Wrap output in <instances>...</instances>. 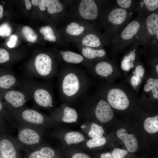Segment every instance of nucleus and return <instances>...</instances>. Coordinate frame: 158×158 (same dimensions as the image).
<instances>
[{
  "instance_id": "23",
  "label": "nucleus",
  "mask_w": 158,
  "mask_h": 158,
  "mask_svg": "<svg viewBox=\"0 0 158 158\" xmlns=\"http://www.w3.org/2000/svg\"><path fill=\"white\" fill-rule=\"evenodd\" d=\"M145 71L144 68L142 65H139L136 66L135 71L133 72L134 75L130 79V84L132 86H136L140 83Z\"/></svg>"
},
{
  "instance_id": "36",
  "label": "nucleus",
  "mask_w": 158,
  "mask_h": 158,
  "mask_svg": "<svg viewBox=\"0 0 158 158\" xmlns=\"http://www.w3.org/2000/svg\"><path fill=\"white\" fill-rule=\"evenodd\" d=\"M40 150L47 158H52L55 154L54 150L49 147H44Z\"/></svg>"
},
{
  "instance_id": "11",
  "label": "nucleus",
  "mask_w": 158,
  "mask_h": 158,
  "mask_svg": "<svg viewBox=\"0 0 158 158\" xmlns=\"http://www.w3.org/2000/svg\"><path fill=\"white\" fill-rule=\"evenodd\" d=\"M117 136L123 142L127 150L129 152H135L138 147L137 140L134 135L128 134L124 128L119 129L116 132Z\"/></svg>"
},
{
  "instance_id": "3",
  "label": "nucleus",
  "mask_w": 158,
  "mask_h": 158,
  "mask_svg": "<svg viewBox=\"0 0 158 158\" xmlns=\"http://www.w3.org/2000/svg\"><path fill=\"white\" fill-rule=\"evenodd\" d=\"M133 13L116 6H112L107 17L108 30L111 41L128 23Z\"/></svg>"
},
{
  "instance_id": "41",
  "label": "nucleus",
  "mask_w": 158,
  "mask_h": 158,
  "mask_svg": "<svg viewBox=\"0 0 158 158\" xmlns=\"http://www.w3.org/2000/svg\"><path fill=\"white\" fill-rule=\"evenodd\" d=\"M101 158H113L111 154L108 152L102 154L100 156Z\"/></svg>"
},
{
  "instance_id": "7",
  "label": "nucleus",
  "mask_w": 158,
  "mask_h": 158,
  "mask_svg": "<svg viewBox=\"0 0 158 158\" xmlns=\"http://www.w3.org/2000/svg\"><path fill=\"white\" fill-rule=\"evenodd\" d=\"M5 93V99L14 108L21 107L27 100L32 99L30 94L22 89L8 90Z\"/></svg>"
},
{
  "instance_id": "6",
  "label": "nucleus",
  "mask_w": 158,
  "mask_h": 158,
  "mask_svg": "<svg viewBox=\"0 0 158 158\" xmlns=\"http://www.w3.org/2000/svg\"><path fill=\"white\" fill-rule=\"evenodd\" d=\"M108 101L113 108L119 110L127 109L129 101L125 93L118 88H114L109 90L107 95Z\"/></svg>"
},
{
  "instance_id": "24",
  "label": "nucleus",
  "mask_w": 158,
  "mask_h": 158,
  "mask_svg": "<svg viewBox=\"0 0 158 158\" xmlns=\"http://www.w3.org/2000/svg\"><path fill=\"white\" fill-rule=\"evenodd\" d=\"M62 55L64 60L69 63H78L81 62L83 59V57L81 55L69 51L64 52Z\"/></svg>"
},
{
  "instance_id": "19",
  "label": "nucleus",
  "mask_w": 158,
  "mask_h": 158,
  "mask_svg": "<svg viewBox=\"0 0 158 158\" xmlns=\"http://www.w3.org/2000/svg\"><path fill=\"white\" fill-rule=\"evenodd\" d=\"M116 6L132 13L136 11L138 1L132 0H117Z\"/></svg>"
},
{
  "instance_id": "39",
  "label": "nucleus",
  "mask_w": 158,
  "mask_h": 158,
  "mask_svg": "<svg viewBox=\"0 0 158 158\" xmlns=\"http://www.w3.org/2000/svg\"><path fill=\"white\" fill-rule=\"evenodd\" d=\"M17 41V37L15 35H12L10 37V40L7 42V45L9 48L13 47L16 45Z\"/></svg>"
},
{
  "instance_id": "21",
  "label": "nucleus",
  "mask_w": 158,
  "mask_h": 158,
  "mask_svg": "<svg viewBox=\"0 0 158 158\" xmlns=\"http://www.w3.org/2000/svg\"><path fill=\"white\" fill-rule=\"evenodd\" d=\"M84 139V137L82 134L75 131L66 133L64 137L65 140L68 145L77 144L83 141Z\"/></svg>"
},
{
  "instance_id": "14",
  "label": "nucleus",
  "mask_w": 158,
  "mask_h": 158,
  "mask_svg": "<svg viewBox=\"0 0 158 158\" xmlns=\"http://www.w3.org/2000/svg\"><path fill=\"white\" fill-rule=\"evenodd\" d=\"M158 0H143L138 1L136 11L145 16L158 11Z\"/></svg>"
},
{
  "instance_id": "10",
  "label": "nucleus",
  "mask_w": 158,
  "mask_h": 158,
  "mask_svg": "<svg viewBox=\"0 0 158 158\" xmlns=\"http://www.w3.org/2000/svg\"><path fill=\"white\" fill-rule=\"evenodd\" d=\"M95 114L97 119L102 123H106L113 118L114 113L109 104L105 100L99 101L95 110Z\"/></svg>"
},
{
  "instance_id": "25",
  "label": "nucleus",
  "mask_w": 158,
  "mask_h": 158,
  "mask_svg": "<svg viewBox=\"0 0 158 158\" xmlns=\"http://www.w3.org/2000/svg\"><path fill=\"white\" fill-rule=\"evenodd\" d=\"M78 117L77 112L75 109L68 107L64 108L62 119L63 121L68 123L74 122L77 120Z\"/></svg>"
},
{
  "instance_id": "38",
  "label": "nucleus",
  "mask_w": 158,
  "mask_h": 158,
  "mask_svg": "<svg viewBox=\"0 0 158 158\" xmlns=\"http://www.w3.org/2000/svg\"><path fill=\"white\" fill-rule=\"evenodd\" d=\"M30 158H47L40 150L32 152L30 156Z\"/></svg>"
},
{
  "instance_id": "9",
  "label": "nucleus",
  "mask_w": 158,
  "mask_h": 158,
  "mask_svg": "<svg viewBox=\"0 0 158 158\" xmlns=\"http://www.w3.org/2000/svg\"><path fill=\"white\" fill-rule=\"evenodd\" d=\"M79 87L78 79L75 74L70 73L65 77L62 83V88L63 93L66 95L71 96L75 95Z\"/></svg>"
},
{
  "instance_id": "16",
  "label": "nucleus",
  "mask_w": 158,
  "mask_h": 158,
  "mask_svg": "<svg viewBox=\"0 0 158 158\" xmlns=\"http://www.w3.org/2000/svg\"><path fill=\"white\" fill-rule=\"evenodd\" d=\"M0 151L4 158H15L16 152L12 143L4 139L0 141Z\"/></svg>"
},
{
  "instance_id": "29",
  "label": "nucleus",
  "mask_w": 158,
  "mask_h": 158,
  "mask_svg": "<svg viewBox=\"0 0 158 158\" xmlns=\"http://www.w3.org/2000/svg\"><path fill=\"white\" fill-rule=\"evenodd\" d=\"M83 26L79 25L78 23L73 22L67 26L66 32L69 34L78 35L81 34L84 30Z\"/></svg>"
},
{
  "instance_id": "28",
  "label": "nucleus",
  "mask_w": 158,
  "mask_h": 158,
  "mask_svg": "<svg viewBox=\"0 0 158 158\" xmlns=\"http://www.w3.org/2000/svg\"><path fill=\"white\" fill-rule=\"evenodd\" d=\"M22 33L25 39L28 42L34 43L37 41V35L30 27L25 26L23 27Z\"/></svg>"
},
{
  "instance_id": "13",
  "label": "nucleus",
  "mask_w": 158,
  "mask_h": 158,
  "mask_svg": "<svg viewBox=\"0 0 158 158\" xmlns=\"http://www.w3.org/2000/svg\"><path fill=\"white\" fill-rule=\"evenodd\" d=\"M18 137L20 141L28 145L37 144L40 141V136L37 133L29 128L24 129L20 131Z\"/></svg>"
},
{
  "instance_id": "42",
  "label": "nucleus",
  "mask_w": 158,
  "mask_h": 158,
  "mask_svg": "<svg viewBox=\"0 0 158 158\" xmlns=\"http://www.w3.org/2000/svg\"><path fill=\"white\" fill-rule=\"evenodd\" d=\"M26 8L28 10H30L32 7V4L30 1L28 0H24Z\"/></svg>"
},
{
  "instance_id": "40",
  "label": "nucleus",
  "mask_w": 158,
  "mask_h": 158,
  "mask_svg": "<svg viewBox=\"0 0 158 158\" xmlns=\"http://www.w3.org/2000/svg\"><path fill=\"white\" fill-rule=\"evenodd\" d=\"M71 158H90L86 154L82 153H77L74 154Z\"/></svg>"
},
{
  "instance_id": "18",
  "label": "nucleus",
  "mask_w": 158,
  "mask_h": 158,
  "mask_svg": "<svg viewBox=\"0 0 158 158\" xmlns=\"http://www.w3.org/2000/svg\"><path fill=\"white\" fill-rule=\"evenodd\" d=\"M144 127L147 132L153 133L158 131V116L149 117L145 120Z\"/></svg>"
},
{
  "instance_id": "35",
  "label": "nucleus",
  "mask_w": 158,
  "mask_h": 158,
  "mask_svg": "<svg viewBox=\"0 0 158 158\" xmlns=\"http://www.w3.org/2000/svg\"><path fill=\"white\" fill-rule=\"evenodd\" d=\"M10 59L9 52L4 49L0 48V63L7 62L10 60Z\"/></svg>"
},
{
  "instance_id": "2",
  "label": "nucleus",
  "mask_w": 158,
  "mask_h": 158,
  "mask_svg": "<svg viewBox=\"0 0 158 158\" xmlns=\"http://www.w3.org/2000/svg\"><path fill=\"white\" fill-rule=\"evenodd\" d=\"M145 16L139 13L138 16L128 23L118 35L111 41L112 49L119 51L132 43L143 25Z\"/></svg>"
},
{
  "instance_id": "4",
  "label": "nucleus",
  "mask_w": 158,
  "mask_h": 158,
  "mask_svg": "<svg viewBox=\"0 0 158 158\" xmlns=\"http://www.w3.org/2000/svg\"><path fill=\"white\" fill-rule=\"evenodd\" d=\"M52 70L51 57L46 54L42 53L36 56L33 64L27 66L23 72L29 78H44L51 75Z\"/></svg>"
},
{
  "instance_id": "32",
  "label": "nucleus",
  "mask_w": 158,
  "mask_h": 158,
  "mask_svg": "<svg viewBox=\"0 0 158 158\" xmlns=\"http://www.w3.org/2000/svg\"><path fill=\"white\" fill-rule=\"evenodd\" d=\"M106 142V138L104 137L92 138L88 140L86 143L87 147L90 149L102 146Z\"/></svg>"
},
{
  "instance_id": "33",
  "label": "nucleus",
  "mask_w": 158,
  "mask_h": 158,
  "mask_svg": "<svg viewBox=\"0 0 158 158\" xmlns=\"http://www.w3.org/2000/svg\"><path fill=\"white\" fill-rule=\"evenodd\" d=\"M11 32V28L8 23H4L0 25V36H9Z\"/></svg>"
},
{
  "instance_id": "15",
  "label": "nucleus",
  "mask_w": 158,
  "mask_h": 158,
  "mask_svg": "<svg viewBox=\"0 0 158 158\" xmlns=\"http://www.w3.org/2000/svg\"><path fill=\"white\" fill-rule=\"evenodd\" d=\"M21 114L25 120L33 123L40 124L44 121V118L42 114L33 109H24L22 111Z\"/></svg>"
},
{
  "instance_id": "34",
  "label": "nucleus",
  "mask_w": 158,
  "mask_h": 158,
  "mask_svg": "<svg viewBox=\"0 0 158 158\" xmlns=\"http://www.w3.org/2000/svg\"><path fill=\"white\" fill-rule=\"evenodd\" d=\"M128 153L127 151L116 148L113 150L111 155L113 158H124Z\"/></svg>"
},
{
  "instance_id": "30",
  "label": "nucleus",
  "mask_w": 158,
  "mask_h": 158,
  "mask_svg": "<svg viewBox=\"0 0 158 158\" xmlns=\"http://www.w3.org/2000/svg\"><path fill=\"white\" fill-rule=\"evenodd\" d=\"M104 133V130L101 126L95 123H92L90 130L88 132V136L92 138L100 137Z\"/></svg>"
},
{
  "instance_id": "44",
  "label": "nucleus",
  "mask_w": 158,
  "mask_h": 158,
  "mask_svg": "<svg viewBox=\"0 0 158 158\" xmlns=\"http://www.w3.org/2000/svg\"><path fill=\"white\" fill-rule=\"evenodd\" d=\"M156 70L157 74H158V65L157 64L156 66Z\"/></svg>"
},
{
  "instance_id": "1",
  "label": "nucleus",
  "mask_w": 158,
  "mask_h": 158,
  "mask_svg": "<svg viewBox=\"0 0 158 158\" xmlns=\"http://www.w3.org/2000/svg\"><path fill=\"white\" fill-rule=\"evenodd\" d=\"M18 87L28 91L35 103L44 107L51 106L53 103L52 95L42 83L27 77L18 79Z\"/></svg>"
},
{
  "instance_id": "22",
  "label": "nucleus",
  "mask_w": 158,
  "mask_h": 158,
  "mask_svg": "<svg viewBox=\"0 0 158 158\" xmlns=\"http://www.w3.org/2000/svg\"><path fill=\"white\" fill-rule=\"evenodd\" d=\"M83 44L92 47H98L101 45V41L99 38L96 35L90 34L85 36L82 41Z\"/></svg>"
},
{
  "instance_id": "31",
  "label": "nucleus",
  "mask_w": 158,
  "mask_h": 158,
  "mask_svg": "<svg viewBox=\"0 0 158 158\" xmlns=\"http://www.w3.org/2000/svg\"><path fill=\"white\" fill-rule=\"evenodd\" d=\"M40 32L44 36V38L45 40L52 42L56 41V37L50 26H46L42 27L40 30Z\"/></svg>"
},
{
  "instance_id": "17",
  "label": "nucleus",
  "mask_w": 158,
  "mask_h": 158,
  "mask_svg": "<svg viewBox=\"0 0 158 158\" xmlns=\"http://www.w3.org/2000/svg\"><path fill=\"white\" fill-rule=\"evenodd\" d=\"M95 70L98 75L107 77L113 72V68L109 62L103 61L100 62L96 65Z\"/></svg>"
},
{
  "instance_id": "45",
  "label": "nucleus",
  "mask_w": 158,
  "mask_h": 158,
  "mask_svg": "<svg viewBox=\"0 0 158 158\" xmlns=\"http://www.w3.org/2000/svg\"><path fill=\"white\" fill-rule=\"evenodd\" d=\"M2 109V106L0 101V111Z\"/></svg>"
},
{
  "instance_id": "8",
  "label": "nucleus",
  "mask_w": 158,
  "mask_h": 158,
  "mask_svg": "<svg viewBox=\"0 0 158 158\" xmlns=\"http://www.w3.org/2000/svg\"><path fill=\"white\" fill-rule=\"evenodd\" d=\"M79 8L80 16L84 19L94 20L98 16V7L94 0H82Z\"/></svg>"
},
{
  "instance_id": "46",
  "label": "nucleus",
  "mask_w": 158,
  "mask_h": 158,
  "mask_svg": "<svg viewBox=\"0 0 158 158\" xmlns=\"http://www.w3.org/2000/svg\"><path fill=\"white\" fill-rule=\"evenodd\" d=\"M64 51H61V55H63V53H64Z\"/></svg>"
},
{
  "instance_id": "20",
  "label": "nucleus",
  "mask_w": 158,
  "mask_h": 158,
  "mask_svg": "<svg viewBox=\"0 0 158 158\" xmlns=\"http://www.w3.org/2000/svg\"><path fill=\"white\" fill-rule=\"evenodd\" d=\"M82 53L85 57L89 59H93L96 57H103L105 56L106 52L103 49H95L86 47L82 49Z\"/></svg>"
},
{
  "instance_id": "26",
  "label": "nucleus",
  "mask_w": 158,
  "mask_h": 158,
  "mask_svg": "<svg viewBox=\"0 0 158 158\" xmlns=\"http://www.w3.org/2000/svg\"><path fill=\"white\" fill-rule=\"evenodd\" d=\"M144 90L146 92L152 90L153 96L156 99L158 98V79H154L152 78H149L147 80V84L145 85Z\"/></svg>"
},
{
  "instance_id": "43",
  "label": "nucleus",
  "mask_w": 158,
  "mask_h": 158,
  "mask_svg": "<svg viewBox=\"0 0 158 158\" xmlns=\"http://www.w3.org/2000/svg\"><path fill=\"white\" fill-rule=\"evenodd\" d=\"M3 8L2 5L0 4V18L3 16Z\"/></svg>"
},
{
  "instance_id": "27",
  "label": "nucleus",
  "mask_w": 158,
  "mask_h": 158,
  "mask_svg": "<svg viewBox=\"0 0 158 158\" xmlns=\"http://www.w3.org/2000/svg\"><path fill=\"white\" fill-rule=\"evenodd\" d=\"M58 0H46V6L50 14H53L61 11L63 9L62 4Z\"/></svg>"
},
{
  "instance_id": "37",
  "label": "nucleus",
  "mask_w": 158,
  "mask_h": 158,
  "mask_svg": "<svg viewBox=\"0 0 158 158\" xmlns=\"http://www.w3.org/2000/svg\"><path fill=\"white\" fill-rule=\"evenodd\" d=\"M32 4L35 6H38L40 9L44 11L46 8V0H32Z\"/></svg>"
},
{
  "instance_id": "5",
  "label": "nucleus",
  "mask_w": 158,
  "mask_h": 158,
  "mask_svg": "<svg viewBox=\"0 0 158 158\" xmlns=\"http://www.w3.org/2000/svg\"><path fill=\"white\" fill-rule=\"evenodd\" d=\"M158 32V13L156 11L145 16L143 25L133 42L145 46Z\"/></svg>"
},
{
  "instance_id": "12",
  "label": "nucleus",
  "mask_w": 158,
  "mask_h": 158,
  "mask_svg": "<svg viewBox=\"0 0 158 158\" xmlns=\"http://www.w3.org/2000/svg\"><path fill=\"white\" fill-rule=\"evenodd\" d=\"M128 54L123 57L121 62L122 69L128 71L134 66V62L136 57V52L140 44L137 42H133Z\"/></svg>"
}]
</instances>
